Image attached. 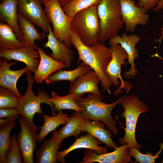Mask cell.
I'll use <instances>...</instances> for the list:
<instances>
[{"mask_svg":"<svg viewBox=\"0 0 163 163\" xmlns=\"http://www.w3.org/2000/svg\"><path fill=\"white\" fill-rule=\"evenodd\" d=\"M71 41L77 50L78 55V63L82 61L88 65L98 75L103 90L111 94L109 88L111 83L105 73V70L110 61L112 54L109 48L104 43H96L90 46L85 45L71 29Z\"/></svg>","mask_w":163,"mask_h":163,"instance_id":"1","label":"cell"},{"mask_svg":"<svg viewBox=\"0 0 163 163\" xmlns=\"http://www.w3.org/2000/svg\"><path fill=\"white\" fill-rule=\"evenodd\" d=\"M125 94L111 104H107L102 101L101 95L87 93L85 98L75 99L77 104L82 108L81 111L83 119L90 120H98L104 123L115 135L119 133L116 126L117 122L111 116V112L117 104L121 103L126 96Z\"/></svg>","mask_w":163,"mask_h":163,"instance_id":"2","label":"cell"},{"mask_svg":"<svg viewBox=\"0 0 163 163\" xmlns=\"http://www.w3.org/2000/svg\"><path fill=\"white\" fill-rule=\"evenodd\" d=\"M30 72L28 70L26 73L27 88L25 94L19 98L17 109L21 117L25 119L30 125L37 132L40 128L34 124L33 118L36 113L42 116L44 114L40 106L42 103H45L50 106L52 110L51 116H56L57 114L54 110L53 104L47 92L39 89L37 91V96L34 94L33 91V76Z\"/></svg>","mask_w":163,"mask_h":163,"instance_id":"3","label":"cell"},{"mask_svg":"<svg viewBox=\"0 0 163 163\" xmlns=\"http://www.w3.org/2000/svg\"><path fill=\"white\" fill-rule=\"evenodd\" d=\"M97 5L78 12L72 19V30L80 40L88 46L99 40L100 26Z\"/></svg>","mask_w":163,"mask_h":163,"instance_id":"4","label":"cell"},{"mask_svg":"<svg viewBox=\"0 0 163 163\" xmlns=\"http://www.w3.org/2000/svg\"><path fill=\"white\" fill-rule=\"evenodd\" d=\"M100 26L99 42L104 43L118 34L124 22L120 12L119 0H101L97 5Z\"/></svg>","mask_w":163,"mask_h":163,"instance_id":"5","label":"cell"},{"mask_svg":"<svg viewBox=\"0 0 163 163\" xmlns=\"http://www.w3.org/2000/svg\"><path fill=\"white\" fill-rule=\"evenodd\" d=\"M120 104L124 109L121 117L125 119L126 127L124 128V136L119 139V142L122 145L126 144L130 148L134 147L139 150L143 146L139 144L136 140V124L140 114L146 113L149 108L133 94L126 96Z\"/></svg>","mask_w":163,"mask_h":163,"instance_id":"6","label":"cell"},{"mask_svg":"<svg viewBox=\"0 0 163 163\" xmlns=\"http://www.w3.org/2000/svg\"><path fill=\"white\" fill-rule=\"evenodd\" d=\"M47 17L53 26L54 36L61 42L70 47L72 18L62 10L57 0L43 3Z\"/></svg>","mask_w":163,"mask_h":163,"instance_id":"7","label":"cell"},{"mask_svg":"<svg viewBox=\"0 0 163 163\" xmlns=\"http://www.w3.org/2000/svg\"><path fill=\"white\" fill-rule=\"evenodd\" d=\"M109 47L112 54V58L107 68L105 73L111 83L112 85L118 86L120 84L119 79L120 80L121 85L118 89L114 93L115 95L117 96L122 94L123 89L127 92L133 88V86L130 82H125L123 80L121 76V66H127L125 60L128 59V56L125 50L119 43L110 46Z\"/></svg>","mask_w":163,"mask_h":163,"instance_id":"8","label":"cell"},{"mask_svg":"<svg viewBox=\"0 0 163 163\" xmlns=\"http://www.w3.org/2000/svg\"><path fill=\"white\" fill-rule=\"evenodd\" d=\"M18 123L21 130L16 138L23 158V162L34 163V153L38 142L37 131L22 117Z\"/></svg>","mask_w":163,"mask_h":163,"instance_id":"9","label":"cell"},{"mask_svg":"<svg viewBox=\"0 0 163 163\" xmlns=\"http://www.w3.org/2000/svg\"><path fill=\"white\" fill-rule=\"evenodd\" d=\"M18 13L35 25L40 27L46 33H49L50 22L45 10L39 0H18Z\"/></svg>","mask_w":163,"mask_h":163,"instance_id":"10","label":"cell"},{"mask_svg":"<svg viewBox=\"0 0 163 163\" xmlns=\"http://www.w3.org/2000/svg\"><path fill=\"white\" fill-rule=\"evenodd\" d=\"M119 1L121 16L126 31L133 33L137 25L147 24L149 16L143 8L136 6L134 0Z\"/></svg>","mask_w":163,"mask_h":163,"instance_id":"11","label":"cell"},{"mask_svg":"<svg viewBox=\"0 0 163 163\" xmlns=\"http://www.w3.org/2000/svg\"><path fill=\"white\" fill-rule=\"evenodd\" d=\"M130 147L126 144H122L111 152L97 154L94 150L87 149L84 152V157L80 163H136L131 160Z\"/></svg>","mask_w":163,"mask_h":163,"instance_id":"12","label":"cell"},{"mask_svg":"<svg viewBox=\"0 0 163 163\" xmlns=\"http://www.w3.org/2000/svg\"><path fill=\"white\" fill-rule=\"evenodd\" d=\"M141 40L140 37L136 34L127 35L123 33L122 36L118 34L113 36L109 40L110 45L120 44L127 53L128 58L127 64H130L129 70L123 73L125 78L132 79L137 75L138 69L136 68L134 60L139 57L138 50L136 46Z\"/></svg>","mask_w":163,"mask_h":163,"instance_id":"13","label":"cell"},{"mask_svg":"<svg viewBox=\"0 0 163 163\" xmlns=\"http://www.w3.org/2000/svg\"><path fill=\"white\" fill-rule=\"evenodd\" d=\"M101 80L97 74L91 69L77 78L73 83L69 84V94H73L74 100L82 97L85 93L101 95L98 84Z\"/></svg>","mask_w":163,"mask_h":163,"instance_id":"14","label":"cell"},{"mask_svg":"<svg viewBox=\"0 0 163 163\" xmlns=\"http://www.w3.org/2000/svg\"><path fill=\"white\" fill-rule=\"evenodd\" d=\"M27 46L18 50H1L0 57L5 58L7 61L14 60L24 63L29 70L34 72L37 70L40 61L37 59L40 57L37 50Z\"/></svg>","mask_w":163,"mask_h":163,"instance_id":"15","label":"cell"},{"mask_svg":"<svg viewBox=\"0 0 163 163\" xmlns=\"http://www.w3.org/2000/svg\"><path fill=\"white\" fill-rule=\"evenodd\" d=\"M48 41L44 44V48H49L52 51L48 55L55 60L64 64L67 68H70L74 53L64 43L60 42L53 34L52 28L49 27V33L47 35Z\"/></svg>","mask_w":163,"mask_h":163,"instance_id":"16","label":"cell"},{"mask_svg":"<svg viewBox=\"0 0 163 163\" xmlns=\"http://www.w3.org/2000/svg\"><path fill=\"white\" fill-rule=\"evenodd\" d=\"M15 62L9 63L5 58L0 59V86L7 88L14 92L20 98L22 95L19 92L16 84L18 78L29 70L27 67L13 71L10 67L15 65Z\"/></svg>","mask_w":163,"mask_h":163,"instance_id":"17","label":"cell"},{"mask_svg":"<svg viewBox=\"0 0 163 163\" xmlns=\"http://www.w3.org/2000/svg\"><path fill=\"white\" fill-rule=\"evenodd\" d=\"M40 60L38 66L34 72L33 79L37 84H42L44 80L55 72L66 67L62 62L55 60L46 54L42 49L37 47Z\"/></svg>","mask_w":163,"mask_h":163,"instance_id":"18","label":"cell"},{"mask_svg":"<svg viewBox=\"0 0 163 163\" xmlns=\"http://www.w3.org/2000/svg\"><path fill=\"white\" fill-rule=\"evenodd\" d=\"M97 138L88 133L77 138L75 142L66 149L62 151H58L57 154V162L64 163L66 156L71 151L77 149L85 148L94 150L97 154H102L107 153L106 147H102L99 145L101 144Z\"/></svg>","mask_w":163,"mask_h":163,"instance_id":"19","label":"cell"},{"mask_svg":"<svg viewBox=\"0 0 163 163\" xmlns=\"http://www.w3.org/2000/svg\"><path fill=\"white\" fill-rule=\"evenodd\" d=\"M2 0L0 4V20L9 25L15 33L18 38L23 42L18 19V0Z\"/></svg>","mask_w":163,"mask_h":163,"instance_id":"20","label":"cell"},{"mask_svg":"<svg viewBox=\"0 0 163 163\" xmlns=\"http://www.w3.org/2000/svg\"><path fill=\"white\" fill-rule=\"evenodd\" d=\"M105 125L98 120H90L84 119L82 132H86L91 135L107 147L115 149L117 146L112 139L111 133L105 128Z\"/></svg>","mask_w":163,"mask_h":163,"instance_id":"21","label":"cell"},{"mask_svg":"<svg viewBox=\"0 0 163 163\" xmlns=\"http://www.w3.org/2000/svg\"><path fill=\"white\" fill-rule=\"evenodd\" d=\"M83 120L81 111H75L69 117L65 126L58 131H53L51 137L61 142L64 139L70 136H75L77 138L82 132Z\"/></svg>","mask_w":163,"mask_h":163,"instance_id":"22","label":"cell"},{"mask_svg":"<svg viewBox=\"0 0 163 163\" xmlns=\"http://www.w3.org/2000/svg\"><path fill=\"white\" fill-rule=\"evenodd\" d=\"M18 19L23 42L26 46L36 49L37 46L35 43V40L44 39L46 37V35L43 33H39L34 24L18 13Z\"/></svg>","mask_w":163,"mask_h":163,"instance_id":"23","label":"cell"},{"mask_svg":"<svg viewBox=\"0 0 163 163\" xmlns=\"http://www.w3.org/2000/svg\"><path fill=\"white\" fill-rule=\"evenodd\" d=\"M61 144V142L51 137L47 139H44L42 146L36 152V163H57V151Z\"/></svg>","mask_w":163,"mask_h":163,"instance_id":"24","label":"cell"},{"mask_svg":"<svg viewBox=\"0 0 163 163\" xmlns=\"http://www.w3.org/2000/svg\"><path fill=\"white\" fill-rule=\"evenodd\" d=\"M26 46L20 40L11 27L8 24L0 22V50L19 49Z\"/></svg>","mask_w":163,"mask_h":163,"instance_id":"25","label":"cell"},{"mask_svg":"<svg viewBox=\"0 0 163 163\" xmlns=\"http://www.w3.org/2000/svg\"><path fill=\"white\" fill-rule=\"evenodd\" d=\"M90 67L82 61L76 69L71 70H61L53 73L46 78L44 82L47 85L53 84L61 81H68L69 84L74 83L76 79L86 73Z\"/></svg>","mask_w":163,"mask_h":163,"instance_id":"26","label":"cell"},{"mask_svg":"<svg viewBox=\"0 0 163 163\" xmlns=\"http://www.w3.org/2000/svg\"><path fill=\"white\" fill-rule=\"evenodd\" d=\"M42 117L44 119L43 125L40 127L41 131L37 134V142H41L50 132L54 131L61 124H66L68 121L69 117L67 113H64L61 110L58 112L57 115L53 116H49L43 114Z\"/></svg>","mask_w":163,"mask_h":163,"instance_id":"27","label":"cell"},{"mask_svg":"<svg viewBox=\"0 0 163 163\" xmlns=\"http://www.w3.org/2000/svg\"><path fill=\"white\" fill-rule=\"evenodd\" d=\"M50 99L53 104L54 110L58 112L63 109L72 110L76 111H81L82 108L77 104L74 98L73 94L61 96L58 95L54 91L51 92Z\"/></svg>","mask_w":163,"mask_h":163,"instance_id":"28","label":"cell"},{"mask_svg":"<svg viewBox=\"0 0 163 163\" xmlns=\"http://www.w3.org/2000/svg\"><path fill=\"white\" fill-rule=\"evenodd\" d=\"M17 123L14 121L0 125V163H5L6 156L10 146V133Z\"/></svg>","mask_w":163,"mask_h":163,"instance_id":"29","label":"cell"},{"mask_svg":"<svg viewBox=\"0 0 163 163\" xmlns=\"http://www.w3.org/2000/svg\"><path fill=\"white\" fill-rule=\"evenodd\" d=\"M101 0H73L62 7L64 12L72 19L78 12L92 6L97 5Z\"/></svg>","mask_w":163,"mask_h":163,"instance_id":"30","label":"cell"},{"mask_svg":"<svg viewBox=\"0 0 163 163\" xmlns=\"http://www.w3.org/2000/svg\"><path fill=\"white\" fill-rule=\"evenodd\" d=\"M19 101V97L14 92L7 88L0 87V108H17Z\"/></svg>","mask_w":163,"mask_h":163,"instance_id":"31","label":"cell"},{"mask_svg":"<svg viewBox=\"0 0 163 163\" xmlns=\"http://www.w3.org/2000/svg\"><path fill=\"white\" fill-rule=\"evenodd\" d=\"M16 135L14 134L11 137L10 146L6 156L5 163H23Z\"/></svg>","mask_w":163,"mask_h":163,"instance_id":"32","label":"cell"},{"mask_svg":"<svg viewBox=\"0 0 163 163\" xmlns=\"http://www.w3.org/2000/svg\"><path fill=\"white\" fill-rule=\"evenodd\" d=\"M159 153L153 156L152 152H147L145 154H143L136 148H130V155L135 158L136 163H155L156 159L158 158Z\"/></svg>","mask_w":163,"mask_h":163,"instance_id":"33","label":"cell"},{"mask_svg":"<svg viewBox=\"0 0 163 163\" xmlns=\"http://www.w3.org/2000/svg\"><path fill=\"white\" fill-rule=\"evenodd\" d=\"M138 3L137 5L142 7L147 12L150 10H154L161 0H137Z\"/></svg>","mask_w":163,"mask_h":163,"instance_id":"34","label":"cell"},{"mask_svg":"<svg viewBox=\"0 0 163 163\" xmlns=\"http://www.w3.org/2000/svg\"><path fill=\"white\" fill-rule=\"evenodd\" d=\"M18 115H20V114L17 108H4L0 109V118H10Z\"/></svg>","mask_w":163,"mask_h":163,"instance_id":"35","label":"cell"},{"mask_svg":"<svg viewBox=\"0 0 163 163\" xmlns=\"http://www.w3.org/2000/svg\"><path fill=\"white\" fill-rule=\"evenodd\" d=\"M19 115L12 118H0V125H2L11 121H15L19 118Z\"/></svg>","mask_w":163,"mask_h":163,"instance_id":"36","label":"cell"},{"mask_svg":"<svg viewBox=\"0 0 163 163\" xmlns=\"http://www.w3.org/2000/svg\"><path fill=\"white\" fill-rule=\"evenodd\" d=\"M162 8H163V0H161L158 5L155 7L154 10L155 12H157L160 9Z\"/></svg>","mask_w":163,"mask_h":163,"instance_id":"37","label":"cell"},{"mask_svg":"<svg viewBox=\"0 0 163 163\" xmlns=\"http://www.w3.org/2000/svg\"><path fill=\"white\" fill-rule=\"evenodd\" d=\"M60 5L62 7L63 6L73 0H57Z\"/></svg>","mask_w":163,"mask_h":163,"instance_id":"38","label":"cell"},{"mask_svg":"<svg viewBox=\"0 0 163 163\" xmlns=\"http://www.w3.org/2000/svg\"><path fill=\"white\" fill-rule=\"evenodd\" d=\"M161 30V36L158 40H156V41H158L159 43H161L162 40L163 39V25H162Z\"/></svg>","mask_w":163,"mask_h":163,"instance_id":"39","label":"cell"},{"mask_svg":"<svg viewBox=\"0 0 163 163\" xmlns=\"http://www.w3.org/2000/svg\"><path fill=\"white\" fill-rule=\"evenodd\" d=\"M42 3L43 2V3L47 2L50 0H39Z\"/></svg>","mask_w":163,"mask_h":163,"instance_id":"40","label":"cell"},{"mask_svg":"<svg viewBox=\"0 0 163 163\" xmlns=\"http://www.w3.org/2000/svg\"><path fill=\"white\" fill-rule=\"evenodd\" d=\"M161 163H163V159L161 161Z\"/></svg>","mask_w":163,"mask_h":163,"instance_id":"41","label":"cell"}]
</instances>
